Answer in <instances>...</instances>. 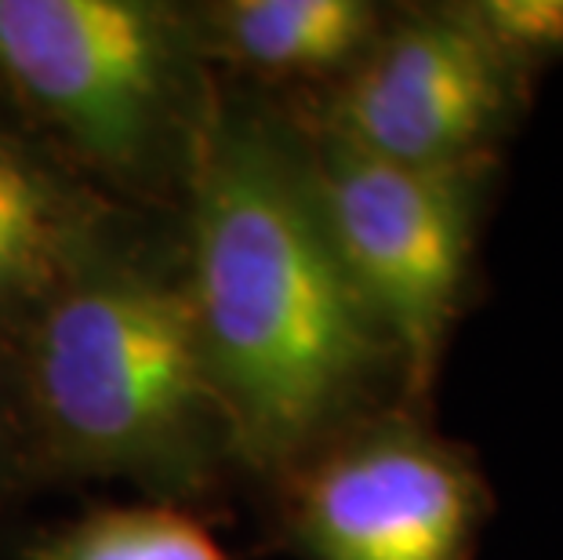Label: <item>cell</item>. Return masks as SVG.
<instances>
[{
	"instance_id": "1",
	"label": "cell",
	"mask_w": 563,
	"mask_h": 560,
	"mask_svg": "<svg viewBox=\"0 0 563 560\" xmlns=\"http://www.w3.org/2000/svg\"><path fill=\"white\" fill-rule=\"evenodd\" d=\"M183 273L236 466L277 484L389 404L400 367L323 219L302 124L214 85Z\"/></svg>"
},
{
	"instance_id": "2",
	"label": "cell",
	"mask_w": 563,
	"mask_h": 560,
	"mask_svg": "<svg viewBox=\"0 0 563 560\" xmlns=\"http://www.w3.org/2000/svg\"><path fill=\"white\" fill-rule=\"evenodd\" d=\"M41 476L131 481L189 506L236 466L183 255L113 226L15 345Z\"/></svg>"
},
{
	"instance_id": "3",
	"label": "cell",
	"mask_w": 563,
	"mask_h": 560,
	"mask_svg": "<svg viewBox=\"0 0 563 560\" xmlns=\"http://www.w3.org/2000/svg\"><path fill=\"white\" fill-rule=\"evenodd\" d=\"M0 91L106 183L186 186L214 80L194 11L153 0H0Z\"/></svg>"
},
{
	"instance_id": "4",
	"label": "cell",
	"mask_w": 563,
	"mask_h": 560,
	"mask_svg": "<svg viewBox=\"0 0 563 560\" xmlns=\"http://www.w3.org/2000/svg\"><path fill=\"white\" fill-rule=\"evenodd\" d=\"M313 186L350 277L389 339L400 408L429 411L476 266L495 164L411 168L302 124Z\"/></svg>"
},
{
	"instance_id": "5",
	"label": "cell",
	"mask_w": 563,
	"mask_h": 560,
	"mask_svg": "<svg viewBox=\"0 0 563 560\" xmlns=\"http://www.w3.org/2000/svg\"><path fill=\"white\" fill-rule=\"evenodd\" d=\"M277 487L298 560H473L495 509L473 451L400 404L331 437Z\"/></svg>"
},
{
	"instance_id": "6",
	"label": "cell",
	"mask_w": 563,
	"mask_h": 560,
	"mask_svg": "<svg viewBox=\"0 0 563 560\" xmlns=\"http://www.w3.org/2000/svg\"><path fill=\"white\" fill-rule=\"evenodd\" d=\"M527 102L509 63L462 4L386 15V26L320 106L323 135L411 168L495 164L501 135Z\"/></svg>"
},
{
	"instance_id": "7",
	"label": "cell",
	"mask_w": 563,
	"mask_h": 560,
	"mask_svg": "<svg viewBox=\"0 0 563 560\" xmlns=\"http://www.w3.org/2000/svg\"><path fill=\"white\" fill-rule=\"evenodd\" d=\"M121 226L44 142L0 121V345L15 350L66 273Z\"/></svg>"
},
{
	"instance_id": "8",
	"label": "cell",
	"mask_w": 563,
	"mask_h": 560,
	"mask_svg": "<svg viewBox=\"0 0 563 560\" xmlns=\"http://www.w3.org/2000/svg\"><path fill=\"white\" fill-rule=\"evenodd\" d=\"M194 26L208 63L266 80L334 85L386 26V8L371 0H219L194 11Z\"/></svg>"
},
{
	"instance_id": "9",
	"label": "cell",
	"mask_w": 563,
	"mask_h": 560,
	"mask_svg": "<svg viewBox=\"0 0 563 560\" xmlns=\"http://www.w3.org/2000/svg\"><path fill=\"white\" fill-rule=\"evenodd\" d=\"M19 560H230L189 506H99L22 542Z\"/></svg>"
},
{
	"instance_id": "10",
	"label": "cell",
	"mask_w": 563,
	"mask_h": 560,
	"mask_svg": "<svg viewBox=\"0 0 563 560\" xmlns=\"http://www.w3.org/2000/svg\"><path fill=\"white\" fill-rule=\"evenodd\" d=\"M462 8L527 77L563 58V0H465Z\"/></svg>"
},
{
	"instance_id": "11",
	"label": "cell",
	"mask_w": 563,
	"mask_h": 560,
	"mask_svg": "<svg viewBox=\"0 0 563 560\" xmlns=\"http://www.w3.org/2000/svg\"><path fill=\"white\" fill-rule=\"evenodd\" d=\"M37 451L26 419V400H22V378L15 350L0 345V506L8 503L19 487L37 481Z\"/></svg>"
}]
</instances>
